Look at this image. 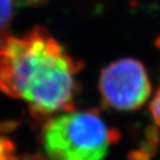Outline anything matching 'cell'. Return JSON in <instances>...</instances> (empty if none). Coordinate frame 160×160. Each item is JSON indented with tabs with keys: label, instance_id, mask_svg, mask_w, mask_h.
Listing matches in <instances>:
<instances>
[{
	"label": "cell",
	"instance_id": "1",
	"mask_svg": "<svg viewBox=\"0 0 160 160\" xmlns=\"http://www.w3.org/2000/svg\"><path fill=\"white\" fill-rule=\"evenodd\" d=\"M81 69L82 62L46 27L0 36V91L25 101L38 119L75 110Z\"/></svg>",
	"mask_w": 160,
	"mask_h": 160
},
{
	"label": "cell",
	"instance_id": "6",
	"mask_svg": "<svg viewBox=\"0 0 160 160\" xmlns=\"http://www.w3.org/2000/svg\"><path fill=\"white\" fill-rule=\"evenodd\" d=\"M150 111H151L153 121L160 127V88L157 90L152 101L150 103Z\"/></svg>",
	"mask_w": 160,
	"mask_h": 160
},
{
	"label": "cell",
	"instance_id": "4",
	"mask_svg": "<svg viewBox=\"0 0 160 160\" xmlns=\"http://www.w3.org/2000/svg\"><path fill=\"white\" fill-rule=\"evenodd\" d=\"M47 0H0V36L7 33L17 10L25 7H37Z\"/></svg>",
	"mask_w": 160,
	"mask_h": 160
},
{
	"label": "cell",
	"instance_id": "5",
	"mask_svg": "<svg viewBox=\"0 0 160 160\" xmlns=\"http://www.w3.org/2000/svg\"><path fill=\"white\" fill-rule=\"evenodd\" d=\"M15 151V142L3 129V126L0 123V160H12L16 156Z\"/></svg>",
	"mask_w": 160,
	"mask_h": 160
},
{
	"label": "cell",
	"instance_id": "7",
	"mask_svg": "<svg viewBox=\"0 0 160 160\" xmlns=\"http://www.w3.org/2000/svg\"><path fill=\"white\" fill-rule=\"evenodd\" d=\"M12 160H48L47 158L37 153H25L21 156H15Z\"/></svg>",
	"mask_w": 160,
	"mask_h": 160
},
{
	"label": "cell",
	"instance_id": "3",
	"mask_svg": "<svg viewBox=\"0 0 160 160\" xmlns=\"http://www.w3.org/2000/svg\"><path fill=\"white\" fill-rule=\"evenodd\" d=\"M99 92L105 103L120 111L142 107L151 93V83L143 63L121 58L106 66L99 77Z\"/></svg>",
	"mask_w": 160,
	"mask_h": 160
},
{
	"label": "cell",
	"instance_id": "2",
	"mask_svg": "<svg viewBox=\"0 0 160 160\" xmlns=\"http://www.w3.org/2000/svg\"><path fill=\"white\" fill-rule=\"evenodd\" d=\"M118 133L95 110H70L49 118L42 146L50 160H103Z\"/></svg>",
	"mask_w": 160,
	"mask_h": 160
}]
</instances>
